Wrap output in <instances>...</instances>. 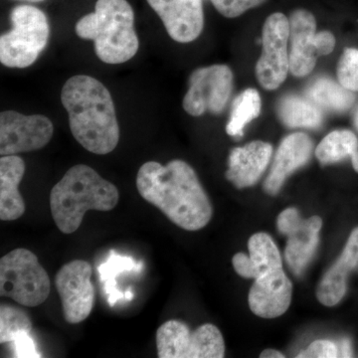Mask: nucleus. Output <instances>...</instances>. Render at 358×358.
<instances>
[{
  "label": "nucleus",
  "mask_w": 358,
  "mask_h": 358,
  "mask_svg": "<svg viewBox=\"0 0 358 358\" xmlns=\"http://www.w3.org/2000/svg\"><path fill=\"white\" fill-rule=\"evenodd\" d=\"M134 298V294L133 292H131V289H129L128 291L124 293V299L128 301L133 300Z\"/></svg>",
  "instance_id": "nucleus-36"
},
{
  "label": "nucleus",
  "mask_w": 358,
  "mask_h": 358,
  "mask_svg": "<svg viewBox=\"0 0 358 358\" xmlns=\"http://www.w3.org/2000/svg\"><path fill=\"white\" fill-rule=\"evenodd\" d=\"M289 21V72L294 77H306L313 72L317 64L315 47L317 21L306 9H296Z\"/></svg>",
  "instance_id": "nucleus-15"
},
{
  "label": "nucleus",
  "mask_w": 358,
  "mask_h": 358,
  "mask_svg": "<svg viewBox=\"0 0 358 358\" xmlns=\"http://www.w3.org/2000/svg\"><path fill=\"white\" fill-rule=\"evenodd\" d=\"M261 358H284L285 355H282V352H278V350H271V348H268V350H265L260 355Z\"/></svg>",
  "instance_id": "nucleus-34"
},
{
  "label": "nucleus",
  "mask_w": 358,
  "mask_h": 358,
  "mask_svg": "<svg viewBox=\"0 0 358 358\" xmlns=\"http://www.w3.org/2000/svg\"><path fill=\"white\" fill-rule=\"evenodd\" d=\"M277 110L282 124L292 129H317L324 120L322 109L308 96H285L280 101Z\"/></svg>",
  "instance_id": "nucleus-20"
},
{
  "label": "nucleus",
  "mask_w": 358,
  "mask_h": 358,
  "mask_svg": "<svg viewBox=\"0 0 358 358\" xmlns=\"http://www.w3.org/2000/svg\"><path fill=\"white\" fill-rule=\"evenodd\" d=\"M143 263L136 264L131 257L119 255L115 252H110L109 259L102 265L99 266V277L103 284V289L108 296V303L114 307L120 300H124V294L117 289V275L124 272L140 273Z\"/></svg>",
  "instance_id": "nucleus-23"
},
{
  "label": "nucleus",
  "mask_w": 358,
  "mask_h": 358,
  "mask_svg": "<svg viewBox=\"0 0 358 358\" xmlns=\"http://www.w3.org/2000/svg\"><path fill=\"white\" fill-rule=\"evenodd\" d=\"M119 199L117 186L92 167L76 164L52 188V217L61 232L72 234L79 229L87 211L113 210Z\"/></svg>",
  "instance_id": "nucleus-3"
},
{
  "label": "nucleus",
  "mask_w": 358,
  "mask_h": 358,
  "mask_svg": "<svg viewBox=\"0 0 358 358\" xmlns=\"http://www.w3.org/2000/svg\"><path fill=\"white\" fill-rule=\"evenodd\" d=\"M92 266L84 260L65 264L55 277L66 322L76 324L91 315L95 303V288L91 281Z\"/></svg>",
  "instance_id": "nucleus-11"
},
{
  "label": "nucleus",
  "mask_w": 358,
  "mask_h": 358,
  "mask_svg": "<svg viewBox=\"0 0 358 358\" xmlns=\"http://www.w3.org/2000/svg\"><path fill=\"white\" fill-rule=\"evenodd\" d=\"M159 16L171 38L189 43L199 38L204 27L202 0H147Z\"/></svg>",
  "instance_id": "nucleus-13"
},
{
  "label": "nucleus",
  "mask_w": 358,
  "mask_h": 358,
  "mask_svg": "<svg viewBox=\"0 0 358 358\" xmlns=\"http://www.w3.org/2000/svg\"><path fill=\"white\" fill-rule=\"evenodd\" d=\"M358 152L357 136L348 129H338L327 134L315 150V155L322 166L336 164L352 157Z\"/></svg>",
  "instance_id": "nucleus-22"
},
{
  "label": "nucleus",
  "mask_w": 358,
  "mask_h": 358,
  "mask_svg": "<svg viewBox=\"0 0 358 358\" xmlns=\"http://www.w3.org/2000/svg\"><path fill=\"white\" fill-rule=\"evenodd\" d=\"M307 96L320 109L343 113L355 102V96L350 90L327 78H320L310 85Z\"/></svg>",
  "instance_id": "nucleus-21"
},
{
  "label": "nucleus",
  "mask_w": 358,
  "mask_h": 358,
  "mask_svg": "<svg viewBox=\"0 0 358 358\" xmlns=\"http://www.w3.org/2000/svg\"><path fill=\"white\" fill-rule=\"evenodd\" d=\"M51 291L49 275L30 250L18 248L0 260V296L21 306L38 307Z\"/></svg>",
  "instance_id": "nucleus-6"
},
{
  "label": "nucleus",
  "mask_w": 358,
  "mask_h": 358,
  "mask_svg": "<svg viewBox=\"0 0 358 358\" xmlns=\"http://www.w3.org/2000/svg\"><path fill=\"white\" fill-rule=\"evenodd\" d=\"M13 350L15 357H41L40 353L37 352L36 345L30 334H22L17 338L14 339Z\"/></svg>",
  "instance_id": "nucleus-30"
},
{
  "label": "nucleus",
  "mask_w": 358,
  "mask_h": 358,
  "mask_svg": "<svg viewBox=\"0 0 358 358\" xmlns=\"http://www.w3.org/2000/svg\"><path fill=\"white\" fill-rule=\"evenodd\" d=\"M261 113V96L256 89H247L236 96L232 103V110L226 131L231 136L241 138L244 129L249 122L257 119Z\"/></svg>",
  "instance_id": "nucleus-25"
},
{
  "label": "nucleus",
  "mask_w": 358,
  "mask_h": 358,
  "mask_svg": "<svg viewBox=\"0 0 358 358\" xmlns=\"http://www.w3.org/2000/svg\"><path fill=\"white\" fill-rule=\"evenodd\" d=\"M159 358H222L225 343L217 327L202 324L194 331L181 320H167L155 336Z\"/></svg>",
  "instance_id": "nucleus-7"
},
{
  "label": "nucleus",
  "mask_w": 358,
  "mask_h": 358,
  "mask_svg": "<svg viewBox=\"0 0 358 358\" xmlns=\"http://www.w3.org/2000/svg\"><path fill=\"white\" fill-rule=\"evenodd\" d=\"M339 357L338 346L334 341L319 339L310 343L307 350L299 353L301 358H334Z\"/></svg>",
  "instance_id": "nucleus-29"
},
{
  "label": "nucleus",
  "mask_w": 358,
  "mask_h": 358,
  "mask_svg": "<svg viewBox=\"0 0 358 358\" xmlns=\"http://www.w3.org/2000/svg\"><path fill=\"white\" fill-rule=\"evenodd\" d=\"M289 21L285 14H271L263 26V51L256 65L259 84L268 91L279 88L289 72Z\"/></svg>",
  "instance_id": "nucleus-9"
},
{
  "label": "nucleus",
  "mask_w": 358,
  "mask_h": 358,
  "mask_svg": "<svg viewBox=\"0 0 358 358\" xmlns=\"http://www.w3.org/2000/svg\"><path fill=\"white\" fill-rule=\"evenodd\" d=\"M339 84L352 92H358V50L346 48L338 64Z\"/></svg>",
  "instance_id": "nucleus-27"
},
{
  "label": "nucleus",
  "mask_w": 358,
  "mask_h": 358,
  "mask_svg": "<svg viewBox=\"0 0 358 358\" xmlns=\"http://www.w3.org/2000/svg\"><path fill=\"white\" fill-rule=\"evenodd\" d=\"M339 357H352V345L348 339H343L341 343V346L338 348Z\"/></svg>",
  "instance_id": "nucleus-33"
},
{
  "label": "nucleus",
  "mask_w": 358,
  "mask_h": 358,
  "mask_svg": "<svg viewBox=\"0 0 358 358\" xmlns=\"http://www.w3.org/2000/svg\"><path fill=\"white\" fill-rule=\"evenodd\" d=\"M133 7L127 0H98L95 11L75 26L78 36L93 40L98 58L106 64L128 62L138 53Z\"/></svg>",
  "instance_id": "nucleus-4"
},
{
  "label": "nucleus",
  "mask_w": 358,
  "mask_h": 358,
  "mask_svg": "<svg viewBox=\"0 0 358 358\" xmlns=\"http://www.w3.org/2000/svg\"><path fill=\"white\" fill-rule=\"evenodd\" d=\"M250 263L254 279L268 271L282 268V257L274 240L266 233H256L248 242Z\"/></svg>",
  "instance_id": "nucleus-24"
},
{
  "label": "nucleus",
  "mask_w": 358,
  "mask_h": 358,
  "mask_svg": "<svg viewBox=\"0 0 358 358\" xmlns=\"http://www.w3.org/2000/svg\"><path fill=\"white\" fill-rule=\"evenodd\" d=\"M25 173V162L17 155H4L0 159V219L14 221L25 213L24 199L20 185Z\"/></svg>",
  "instance_id": "nucleus-19"
},
{
  "label": "nucleus",
  "mask_w": 358,
  "mask_h": 358,
  "mask_svg": "<svg viewBox=\"0 0 358 358\" xmlns=\"http://www.w3.org/2000/svg\"><path fill=\"white\" fill-rule=\"evenodd\" d=\"M355 128H357L358 129V108H357V110H355Z\"/></svg>",
  "instance_id": "nucleus-37"
},
{
  "label": "nucleus",
  "mask_w": 358,
  "mask_h": 358,
  "mask_svg": "<svg viewBox=\"0 0 358 358\" xmlns=\"http://www.w3.org/2000/svg\"><path fill=\"white\" fill-rule=\"evenodd\" d=\"M315 47H317L319 56L331 54L336 47V38H334L333 33L329 31L317 33L315 34Z\"/></svg>",
  "instance_id": "nucleus-31"
},
{
  "label": "nucleus",
  "mask_w": 358,
  "mask_h": 358,
  "mask_svg": "<svg viewBox=\"0 0 358 358\" xmlns=\"http://www.w3.org/2000/svg\"><path fill=\"white\" fill-rule=\"evenodd\" d=\"M211 1H213V0H211Z\"/></svg>",
  "instance_id": "nucleus-39"
},
{
  "label": "nucleus",
  "mask_w": 358,
  "mask_h": 358,
  "mask_svg": "<svg viewBox=\"0 0 358 358\" xmlns=\"http://www.w3.org/2000/svg\"><path fill=\"white\" fill-rule=\"evenodd\" d=\"M266 1L267 0H213L212 3L225 17L235 18Z\"/></svg>",
  "instance_id": "nucleus-28"
},
{
  "label": "nucleus",
  "mask_w": 358,
  "mask_h": 358,
  "mask_svg": "<svg viewBox=\"0 0 358 358\" xmlns=\"http://www.w3.org/2000/svg\"><path fill=\"white\" fill-rule=\"evenodd\" d=\"M233 91V73L227 65L199 68L190 75L182 107L188 115H219L225 109Z\"/></svg>",
  "instance_id": "nucleus-8"
},
{
  "label": "nucleus",
  "mask_w": 358,
  "mask_h": 358,
  "mask_svg": "<svg viewBox=\"0 0 358 358\" xmlns=\"http://www.w3.org/2000/svg\"><path fill=\"white\" fill-rule=\"evenodd\" d=\"M293 294V284L282 268L268 271L257 278L250 289L249 307L264 319H275L288 310Z\"/></svg>",
  "instance_id": "nucleus-14"
},
{
  "label": "nucleus",
  "mask_w": 358,
  "mask_h": 358,
  "mask_svg": "<svg viewBox=\"0 0 358 358\" xmlns=\"http://www.w3.org/2000/svg\"><path fill=\"white\" fill-rule=\"evenodd\" d=\"M278 230L288 237L285 258L296 275H301L313 260L320 241L322 220L319 216L301 217L296 208H288L278 216Z\"/></svg>",
  "instance_id": "nucleus-12"
},
{
  "label": "nucleus",
  "mask_w": 358,
  "mask_h": 358,
  "mask_svg": "<svg viewBox=\"0 0 358 358\" xmlns=\"http://www.w3.org/2000/svg\"><path fill=\"white\" fill-rule=\"evenodd\" d=\"M75 140L88 152L108 155L117 148L120 127L109 90L88 75L71 77L61 91Z\"/></svg>",
  "instance_id": "nucleus-2"
},
{
  "label": "nucleus",
  "mask_w": 358,
  "mask_h": 358,
  "mask_svg": "<svg viewBox=\"0 0 358 358\" xmlns=\"http://www.w3.org/2000/svg\"><path fill=\"white\" fill-rule=\"evenodd\" d=\"M136 188L145 201L182 229L197 231L210 222V199L194 169L183 160H171L166 166L145 162L138 169Z\"/></svg>",
  "instance_id": "nucleus-1"
},
{
  "label": "nucleus",
  "mask_w": 358,
  "mask_h": 358,
  "mask_svg": "<svg viewBox=\"0 0 358 358\" xmlns=\"http://www.w3.org/2000/svg\"><path fill=\"white\" fill-rule=\"evenodd\" d=\"M273 147L262 141H252L231 150L226 178L237 188L255 185L267 169Z\"/></svg>",
  "instance_id": "nucleus-17"
},
{
  "label": "nucleus",
  "mask_w": 358,
  "mask_h": 358,
  "mask_svg": "<svg viewBox=\"0 0 358 358\" xmlns=\"http://www.w3.org/2000/svg\"><path fill=\"white\" fill-rule=\"evenodd\" d=\"M233 267L236 271L238 275L241 277L254 279L253 270H252L251 263H250L249 256L244 253H237L232 259Z\"/></svg>",
  "instance_id": "nucleus-32"
},
{
  "label": "nucleus",
  "mask_w": 358,
  "mask_h": 358,
  "mask_svg": "<svg viewBox=\"0 0 358 358\" xmlns=\"http://www.w3.org/2000/svg\"><path fill=\"white\" fill-rule=\"evenodd\" d=\"M10 31L0 37V62L8 68H27L38 58L50 36L43 11L31 6L14 7Z\"/></svg>",
  "instance_id": "nucleus-5"
},
{
  "label": "nucleus",
  "mask_w": 358,
  "mask_h": 358,
  "mask_svg": "<svg viewBox=\"0 0 358 358\" xmlns=\"http://www.w3.org/2000/svg\"><path fill=\"white\" fill-rule=\"evenodd\" d=\"M350 159H352L353 169L358 173V152H355Z\"/></svg>",
  "instance_id": "nucleus-35"
},
{
  "label": "nucleus",
  "mask_w": 358,
  "mask_h": 358,
  "mask_svg": "<svg viewBox=\"0 0 358 358\" xmlns=\"http://www.w3.org/2000/svg\"><path fill=\"white\" fill-rule=\"evenodd\" d=\"M32 322L27 313L13 306L0 308V343H13L20 334H30Z\"/></svg>",
  "instance_id": "nucleus-26"
},
{
  "label": "nucleus",
  "mask_w": 358,
  "mask_h": 358,
  "mask_svg": "<svg viewBox=\"0 0 358 358\" xmlns=\"http://www.w3.org/2000/svg\"><path fill=\"white\" fill-rule=\"evenodd\" d=\"M20 1H27V2H41V1H44V0H20Z\"/></svg>",
  "instance_id": "nucleus-38"
},
{
  "label": "nucleus",
  "mask_w": 358,
  "mask_h": 358,
  "mask_svg": "<svg viewBox=\"0 0 358 358\" xmlns=\"http://www.w3.org/2000/svg\"><path fill=\"white\" fill-rule=\"evenodd\" d=\"M51 120L44 115H23L6 110L0 115V155L34 152L48 145L53 136Z\"/></svg>",
  "instance_id": "nucleus-10"
},
{
  "label": "nucleus",
  "mask_w": 358,
  "mask_h": 358,
  "mask_svg": "<svg viewBox=\"0 0 358 358\" xmlns=\"http://www.w3.org/2000/svg\"><path fill=\"white\" fill-rule=\"evenodd\" d=\"M358 264V228L348 238L343 253L327 270L317 289V298L327 307H334L343 300L348 289V274Z\"/></svg>",
  "instance_id": "nucleus-18"
},
{
  "label": "nucleus",
  "mask_w": 358,
  "mask_h": 358,
  "mask_svg": "<svg viewBox=\"0 0 358 358\" xmlns=\"http://www.w3.org/2000/svg\"><path fill=\"white\" fill-rule=\"evenodd\" d=\"M313 150V141L308 134L294 133L286 136L278 148L270 173L264 182L266 193L277 195L287 178L308 164Z\"/></svg>",
  "instance_id": "nucleus-16"
}]
</instances>
